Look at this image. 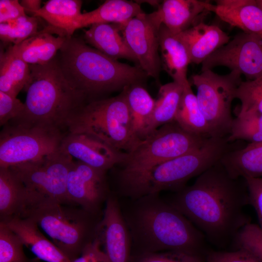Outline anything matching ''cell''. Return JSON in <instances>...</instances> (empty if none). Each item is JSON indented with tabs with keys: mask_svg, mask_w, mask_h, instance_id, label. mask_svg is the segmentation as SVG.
<instances>
[{
	"mask_svg": "<svg viewBox=\"0 0 262 262\" xmlns=\"http://www.w3.org/2000/svg\"><path fill=\"white\" fill-rule=\"evenodd\" d=\"M39 17L28 15L13 21L0 24V38L5 43L17 45L38 31Z\"/></svg>",
	"mask_w": 262,
	"mask_h": 262,
	"instance_id": "cell-33",
	"label": "cell"
},
{
	"mask_svg": "<svg viewBox=\"0 0 262 262\" xmlns=\"http://www.w3.org/2000/svg\"><path fill=\"white\" fill-rule=\"evenodd\" d=\"M229 143L226 137H210L199 148L179 157L145 169L126 171L121 179L124 193L136 199L163 191L179 192L218 162L230 150Z\"/></svg>",
	"mask_w": 262,
	"mask_h": 262,
	"instance_id": "cell-5",
	"label": "cell"
},
{
	"mask_svg": "<svg viewBox=\"0 0 262 262\" xmlns=\"http://www.w3.org/2000/svg\"><path fill=\"white\" fill-rule=\"evenodd\" d=\"M118 199L131 236V256L165 251L201 256L204 235L159 194Z\"/></svg>",
	"mask_w": 262,
	"mask_h": 262,
	"instance_id": "cell-2",
	"label": "cell"
},
{
	"mask_svg": "<svg viewBox=\"0 0 262 262\" xmlns=\"http://www.w3.org/2000/svg\"><path fill=\"white\" fill-rule=\"evenodd\" d=\"M23 246L18 236L0 222V262H33L25 254Z\"/></svg>",
	"mask_w": 262,
	"mask_h": 262,
	"instance_id": "cell-34",
	"label": "cell"
},
{
	"mask_svg": "<svg viewBox=\"0 0 262 262\" xmlns=\"http://www.w3.org/2000/svg\"><path fill=\"white\" fill-rule=\"evenodd\" d=\"M63 131L7 123L0 134V168L35 161L61 149Z\"/></svg>",
	"mask_w": 262,
	"mask_h": 262,
	"instance_id": "cell-11",
	"label": "cell"
},
{
	"mask_svg": "<svg viewBox=\"0 0 262 262\" xmlns=\"http://www.w3.org/2000/svg\"><path fill=\"white\" fill-rule=\"evenodd\" d=\"M25 186L10 168H0V222L22 218L27 207Z\"/></svg>",
	"mask_w": 262,
	"mask_h": 262,
	"instance_id": "cell-25",
	"label": "cell"
},
{
	"mask_svg": "<svg viewBox=\"0 0 262 262\" xmlns=\"http://www.w3.org/2000/svg\"><path fill=\"white\" fill-rule=\"evenodd\" d=\"M201 71L224 66L245 76L247 80L262 77V38L242 32L236 34L202 64Z\"/></svg>",
	"mask_w": 262,
	"mask_h": 262,
	"instance_id": "cell-12",
	"label": "cell"
},
{
	"mask_svg": "<svg viewBox=\"0 0 262 262\" xmlns=\"http://www.w3.org/2000/svg\"><path fill=\"white\" fill-rule=\"evenodd\" d=\"M164 199L216 245L234 240L250 222L244 210L249 204L245 179L231 176L220 160L192 185Z\"/></svg>",
	"mask_w": 262,
	"mask_h": 262,
	"instance_id": "cell-1",
	"label": "cell"
},
{
	"mask_svg": "<svg viewBox=\"0 0 262 262\" xmlns=\"http://www.w3.org/2000/svg\"><path fill=\"white\" fill-rule=\"evenodd\" d=\"M248 190L249 204L254 208L262 229V178L245 179Z\"/></svg>",
	"mask_w": 262,
	"mask_h": 262,
	"instance_id": "cell-40",
	"label": "cell"
},
{
	"mask_svg": "<svg viewBox=\"0 0 262 262\" xmlns=\"http://www.w3.org/2000/svg\"><path fill=\"white\" fill-rule=\"evenodd\" d=\"M98 237L109 262H131V234L118 198L112 192L104 207Z\"/></svg>",
	"mask_w": 262,
	"mask_h": 262,
	"instance_id": "cell-15",
	"label": "cell"
},
{
	"mask_svg": "<svg viewBox=\"0 0 262 262\" xmlns=\"http://www.w3.org/2000/svg\"><path fill=\"white\" fill-rule=\"evenodd\" d=\"M102 216L78 206L52 203L29 211L24 218L33 220L72 262L97 238Z\"/></svg>",
	"mask_w": 262,
	"mask_h": 262,
	"instance_id": "cell-7",
	"label": "cell"
},
{
	"mask_svg": "<svg viewBox=\"0 0 262 262\" xmlns=\"http://www.w3.org/2000/svg\"><path fill=\"white\" fill-rule=\"evenodd\" d=\"M211 12L222 20L243 32L262 38V8L257 0H217Z\"/></svg>",
	"mask_w": 262,
	"mask_h": 262,
	"instance_id": "cell-17",
	"label": "cell"
},
{
	"mask_svg": "<svg viewBox=\"0 0 262 262\" xmlns=\"http://www.w3.org/2000/svg\"><path fill=\"white\" fill-rule=\"evenodd\" d=\"M1 222L16 233L38 259L46 262H72L41 232L32 219L15 217Z\"/></svg>",
	"mask_w": 262,
	"mask_h": 262,
	"instance_id": "cell-20",
	"label": "cell"
},
{
	"mask_svg": "<svg viewBox=\"0 0 262 262\" xmlns=\"http://www.w3.org/2000/svg\"><path fill=\"white\" fill-rule=\"evenodd\" d=\"M56 31L49 26L17 45L10 47L13 52L29 65H42L52 61L67 36H55Z\"/></svg>",
	"mask_w": 262,
	"mask_h": 262,
	"instance_id": "cell-21",
	"label": "cell"
},
{
	"mask_svg": "<svg viewBox=\"0 0 262 262\" xmlns=\"http://www.w3.org/2000/svg\"><path fill=\"white\" fill-rule=\"evenodd\" d=\"M205 262H262L247 251L238 248L231 251H212L206 256Z\"/></svg>",
	"mask_w": 262,
	"mask_h": 262,
	"instance_id": "cell-39",
	"label": "cell"
},
{
	"mask_svg": "<svg viewBox=\"0 0 262 262\" xmlns=\"http://www.w3.org/2000/svg\"><path fill=\"white\" fill-rule=\"evenodd\" d=\"M73 159L60 149L33 161L10 167L23 182L29 211L43 205L59 203L71 205L67 197V177Z\"/></svg>",
	"mask_w": 262,
	"mask_h": 262,
	"instance_id": "cell-8",
	"label": "cell"
},
{
	"mask_svg": "<svg viewBox=\"0 0 262 262\" xmlns=\"http://www.w3.org/2000/svg\"><path fill=\"white\" fill-rule=\"evenodd\" d=\"M24 109V104L16 97L0 91V125L4 126L17 118Z\"/></svg>",
	"mask_w": 262,
	"mask_h": 262,
	"instance_id": "cell-38",
	"label": "cell"
},
{
	"mask_svg": "<svg viewBox=\"0 0 262 262\" xmlns=\"http://www.w3.org/2000/svg\"><path fill=\"white\" fill-rule=\"evenodd\" d=\"M84 32V41L108 57L116 60L126 59L137 63L125 42L119 24H95Z\"/></svg>",
	"mask_w": 262,
	"mask_h": 262,
	"instance_id": "cell-22",
	"label": "cell"
},
{
	"mask_svg": "<svg viewBox=\"0 0 262 262\" xmlns=\"http://www.w3.org/2000/svg\"><path fill=\"white\" fill-rule=\"evenodd\" d=\"M61 149L73 159L106 171L121 164L126 156L125 152L85 133L66 132Z\"/></svg>",
	"mask_w": 262,
	"mask_h": 262,
	"instance_id": "cell-16",
	"label": "cell"
},
{
	"mask_svg": "<svg viewBox=\"0 0 262 262\" xmlns=\"http://www.w3.org/2000/svg\"><path fill=\"white\" fill-rule=\"evenodd\" d=\"M191 81L196 90L197 100L208 124L211 137H227L233 119L231 104L242 82L241 74L231 71L221 75L208 69L193 75Z\"/></svg>",
	"mask_w": 262,
	"mask_h": 262,
	"instance_id": "cell-10",
	"label": "cell"
},
{
	"mask_svg": "<svg viewBox=\"0 0 262 262\" xmlns=\"http://www.w3.org/2000/svg\"><path fill=\"white\" fill-rule=\"evenodd\" d=\"M66 132L85 133L127 153L140 141L132 130L130 111L123 93L88 102L67 119Z\"/></svg>",
	"mask_w": 262,
	"mask_h": 262,
	"instance_id": "cell-6",
	"label": "cell"
},
{
	"mask_svg": "<svg viewBox=\"0 0 262 262\" xmlns=\"http://www.w3.org/2000/svg\"><path fill=\"white\" fill-rule=\"evenodd\" d=\"M72 262H109L98 237L87 246L81 255Z\"/></svg>",
	"mask_w": 262,
	"mask_h": 262,
	"instance_id": "cell-42",
	"label": "cell"
},
{
	"mask_svg": "<svg viewBox=\"0 0 262 262\" xmlns=\"http://www.w3.org/2000/svg\"><path fill=\"white\" fill-rule=\"evenodd\" d=\"M179 35L187 49L191 63L197 65L230 40L228 35L218 26L206 24L202 20Z\"/></svg>",
	"mask_w": 262,
	"mask_h": 262,
	"instance_id": "cell-18",
	"label": "cell"
},
{
	"mask_svg": "<svg viewBox=\"0 0 262 262\" xmlns=\"http://www.w3.org/2000/svg\"><path fill=\"white\" fill-rule=\"evenodd\" d=\"M228 143L239 140L249 143L262 142V113L257 111L238 113L232 120L229 135Z\"/></svg>",
	"mask_w": 262,
	"mask_h": 262,
	"instance_id": "cell-32",
	"label": "cell"
},
{
	"mask_svg": "<svg viewBox=\"0 0 262 262\" xmlns=\"http://www.w3.org/2000/svg\"><path fill=\"white\" fill-rule=\"evenodd\" d=\"M131 262H205L201 256L184 252L165 251L131 256Z\"/></svg>",
	"mask_w": 262,
	"mask_h": 262,
	"instance_id": "cell-37",
	"label": "cell"
},
{
	"mask_svg": "<svg viewBox=\"0 0 262 262\" xmlns=\"http://www.w3.org/2000/svg\"><path fill=\"white\" fill-rule=\"evenodd\" d=\"M26 15L18 0H0V24L10 22Z\"/></svg>",
	"mask_w": 262,
	"mask_h": 262,
	"instance_id": "cell-41",
	"label": "cell"
},
{
	"mask_svg": "<svg viewBox=\"0 0 262 262\" xmlns=\"http://www.w3.org/2000/svg\"><path fill=\"white\" fill-rule=\"evenodd\" d=\"M234 241L238 248L262 261V229L259 225L247 223L239 231Z\"/></svg>",
	"mask_w": 262,
	"mask_h": 262,
	"instance_id": "cell-36",
	"label": "cell"
},
{
	"mask_svg": "<svg viewBox=\"0 0 262 262\" xmlns=\"http://www.w3.org/2000/svg\"><path fill=\"white\" fill-rule=\"evenodd\" d=\"M220 162L234 178H262V142L249 143L243 148L230 150Z\"/></svg>",
	"mask_w": 262,
	"mask_h": 262,
	"instance_id": "cell-26",
	"label": "cell"
},
{
	"mask_svg": "<svg viewBox=\"0 0 262 262\" xmlns=\"http://www.w3.org/2000/svg\"><path fill=\"white\" fill-rule=\"evenodd\" d=\"M82 1L79 0H49L37 11L34 16L46 21L49 26L63 36H72L75 24L82 14Z\"/></svg>",
	"mask_w": 262,
	"mask_h": 262,
	"instance_id": "cell-27",
	"label": "cell"
},
{
	"mask_svg": "<svg viewBox=\"0 0 262 262\" xmlns=\"http://www.w3.org/2000/svg\"><path fill=\"white\" fill-rule=\"evenodd\" d=\"M162 24L156 12H143L129 20L121 29L125 42L135 57L138 66L147 76L156 79L161 69L158 48Z\"/></svg>",
	"mask_w": 262,
	"mask_h": 262,
	"instance_id": "cell-13",
	"label": "cell"
},
{
	"mask_svg": "<svg viewBox=\"0 0 262 262\" xmlns=\"http://www.w3.org/2000/svg\"><path fill=\"white\" fill-rule=\"evenodd\" d=\"M259 5L262 8V0H257Z\"/></svg>",
	"mask_w": 262,
	"mask_h": 262,
	"instance_id": "cell-44",
	"label": "cell"
},
{
	"mask_svg": "<svg viewBox=\"0 0 262 262\" xmlns=\"http://www.w3.org/2000/svg\"><path fill=\"white\" fill-rule=\"evenodd\" d=\"M212 4L199 0H165L155 11L161 22L178 34L199 22L203 14L211 12Z\"/></svg>",
	"mask_w": 262,
	"mask_h": 262,
	"instance_id": "cell-19",
	"label": "cell"
},
{
	"mask_svg": "<svg viewBox=\"0 0 262 262\" xmlns=\"http://www.w3.org/2000/svg\"><path fill=\"white\" fill-rule=\"evenodd\" d=\"M235 98L241 103L238 113L257 111L262 113V77L242 81L236 90Z\"/></svg>",
	"mask_w": 262,
	"mask_h": 262,
	"instance_id": "cell-35",
	"label": "cell"
},
{
	"mask_svg": "<svg viewBox=\"0 0 262 262\" xmlns=\"http://www.w3.org/2000/svg\"><path fill=\"white\" fill-rule=\"evenodd\" d=\"M183 93L175 121L188 132L206 138L212 137L207 122L189 81L183 84Z\"/></svg>",
	"mask_w": 262,
	"mask_h": 262,
	"instance_id": "cell-31",
	"label": "cell"
},
{
	"mask_svg": "<svg viewBox=\"0 0 262 262\" xmlns=\"http://www.w3.org/2000/svg\"><path fill=\"white\" fill-rule=\"evenodd\" d=\"M122 92L130 111L133 133L136 139L141 141L145 137L146 131L155 107L156 100L140 83L127 86Z\"/></svg>",
	"mask_w": 262,
	"mask_h": 262,
	"instance_id": "cell-28",
	"label": "cell"
},
{
	"mask_svg": "<svg viewBox=\"0 0 262 262\" xmlns=\"http://www.w3.org/2000/svg\"><path fill=\"white\" fill-rule=\"evenodd\" d=\"M20 3L26 14H29L30 16H34L35 13L42 7L41 0H23L20 1Z\"/></svg>",
	"mask_w": 262,
	"mask_h": 262,
	"instance_id": "cell-43",
	"label": "cell"
},
{
	"mask_svg": "<svg viewBox=\"0 0 262 262\" xmlns=\"http://www.w3.org/2000/svg\"><path fill=\"white\" fill-rule=\"evenodd\" d=\"M107 172L73 160L66 185L70 205L102 215L103 207L112 193Z\"/></svg>",
	"mask_w": 262,
	"mask_h": 262,
	"instance_id": "cell-14",
	"label": "cell"
},
{
	"mask_svg": "<svg viewBox=\"0 0 262 262\" xmlns=\"http://www.w3.org/2000/svg\"><path fill=\"white\" fill-rule=\"evenodd\" d=\"M55 59L71 86L87 99L140 83L147 75L139 67L113 59L82 39L67 36Z\"/></svg>",
	"mask_w": 262,
	"mask_h": 262,
	"instance_id": "cell-3",
	"label": "cell"
},
{
	"mask_svg": "<svg viewBox=\"0 0 262 262\" xmlns=\"http://www.w3.org/2000/svg\"><path fill=\"white\" fill-rule=\"evenodd\" d=\"M208 138L188 132L173 121L140 141L117 165L125 171L145 169L196 150Z\"/></svg>",
	"mask_w": 262,
	"mask_h": 262,
	"instance_id": "cell-9",
	"label": "cell"
},
{
	"mask_svg": "<svg viewBox=\"0 0 262 262\" xmlns=\"http://www.w3.org/2000/svg\"><path fill=\"white\" fill-rule=\"evenodd\" d=\"M183 90V85L174 81L160 87L145 138L162 126L175 121Z\"/></svg>",
	"mask_w": 262,
	"mask_h": 262,
	"instance_id": "cell-29",
	"label": "cell"
},
{
	"mask_svg": "<svg viewBox=\"0 0 262 262\" xmlns=\"http://www.w3.org/2000/svg\"><path fill=\"white\" fill-rule=\"evenodd\" d=\"M143 13L136 2L107 0L97 9L82 13L75 24V30L99 23L119 24L121 28L129 20Z\"/></svg>",
	"mask_w": 262,
	"mask_h": 262,
	"instance_id": "cell-24",
	"label": "cell"
},
{
	"mask_svg": "<svg viewBox=\"0 0 262 262\" xmlns=\"http://www.w3.org/2000/svg\"><path fill=\"white\" fill-rule=\"evenodd\" d=\"M30 79L20 115L9 123L25 127L51 128L65 131L67 119L88 102L73 88L64 76L55 57L42 65H29Z\"/></svg>",
	"mask_w": 262,
	"mask_h": 262,
	"instance_id": "cell-4",
	"label": "cell"
},
{
	"mask_svg": "<svg viewBox=\"0 0 262 262\" xmlns=\"http://www.w3.org/2000/svg\"><path fill=\"white\" fill-rule=\"evenodd\" d=\"M159 44L164 68L173 81L182 85L188 82L187 71L191 60L179 33H173L162 24L159 33Z\"/></svg>",
	"mask_w": 262,
	"mask_h": 262,
	"instance_id": "cell-23",
	"label": "cell"
},
{
	"mask_svg": "<svg viewBox=\"0 0 262 262\" xmlns=\"http://www.w3.org/2000/svg\"><path fill=\"white\" fill-rule=\"evenodd\" d=\"M28 64L15 55L10 47L0 57V91L16 97L30 77Z\"/></svg>",
	"mask_w": 262,
	"mask_h": 262,
	"instance_id": "cell-30",
	"label": "cell"
}]
</instances>
